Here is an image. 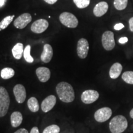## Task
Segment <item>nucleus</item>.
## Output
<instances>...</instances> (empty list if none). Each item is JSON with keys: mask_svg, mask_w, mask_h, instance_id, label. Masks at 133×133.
Masks as SVG:
<instances>
[{"mask_svg": "<svg viewBox=\"0 0 133 133\" xmlns=\"http://www.w3.org/2000/svg\"><path fill=\"white\" fill-rule=\"evenodd\" d=\"M56 92L59 99L65 103L71 102L75 99L74 88L69 83L61 82L56 86Z\"/></svg>", "mask_w": 133, "mask_h": 133, "instance_id": "1", "label": "nucleus"}, {"mask_svg": "<svg viewBox=\"0 0 133 133\" xmlns=\"http://www.w3.org/2000/svg\"><path fill=\"white\" fill-rule=\"evenodd\" d=\"M128 126L127 119L124 116L117 115L111 119L109 129L112 133H123Z\"/></svg>", "mask_w": 133, "mask_h": 133, "instance_id": "2", "label": "nucleus"}, {"mask_svg": "<svg viewBox=\"0 0 133 133\" xmlns=\"http://www.w3.org/2000/svg\"><path fill=\"white\" fill-rule=\"evenodd\" d=\"M10 99L7 90L0 86V117H3L7 114Z\"/></svg>", "mask_w": 133, "mask_h": 133, "instance_id": "3", "label": "nucleus"}, {"mask_svg": "<svg viewBox=\"0 0 133 133\" xmlns=\"http://www.w3.org/2000/svg\"><path fill=\"white\" fill-rule=\"evenodd\" d=\"M59 20L61 24L68 28L74 29L78 25V21L76 16L70 12H62L60 15Z\"/></svg>", "mask_w": 133, "mask_h": 133, "instance_id": "4", "label": "nucleus"}, {"mask_svg": "<svg viewBox=\"0 0 133 133\" xmlns=\"http://www.w3.org/2000/svg\"><path fill=\"white\" fill-rule=\"evenodd\" d=\"M102 44L106 51H111L115 46L114 33L111 31H106L102 34Z\"/></svg>", "mask_w": 133, "mask_h": 133, "instance_id": "5", "label": "nucleus"}, {"mask_svg": "<svg viewBox=\"0 0 133 133\" xmlns=\"http://www.w3.org/2000/svg\"><path fill=\"white\" fill-rule=\"evenodd\" d=\"M112 115V110L109 107L99 109L94 114V118L97 122L103 123L107 121Z\"/></svg>", "mask_w": 133, "mask_h": 133, "instance_id": "6", "label": "nucleus"}, {"mask_svg": "<svg viewBox=\"0 0 133 133\" xmlns=\"http://www.w3.org/2000/svg\"><path fill=\"white\" fill-rule=\"evenodd\" d=\"M89 43L85 38H81L77 43L76 51L78 57L81 59H84L87 57L88 51H89Z\"/></svg>", "mask_w": 133, "mask_h": 133, "instance_id": "7", "label": "nucleus"}, {"mask_svg": "<svg viewBox=\"0 0 133 133\" xmlns=\"http://www.w3.org/2000/svg\"><path fill=\"white\" fill-rule=\"evenodd\" d=\"M99 94L97 91L89 89L86 90L81 94V101L84 104H90L96 102L99 99Z\"/></svg>", "mask_w": 133, "mask_h": 133, "instance_id": "8", "label": "nucleus"}, {"mask_svg": "<svg viewBox=\"0 0 133 133\" xmlns=\"http://www.w3.org/2000/svg\"><path fill=\"white\" fill-rule=\"evenodd\" d=\"M49 26V23L46 19H40L35 21L31 26V30L32 32L40 34L44 32L48 29Z\"/></svg>", "mask_w": 133, "mask_h": 133, "instance_id": "9", "label": "nucleus"}, {"mask_svg": "<svg viewBox=\"0 0 133 133\" xmlns=\"http://www.w3.org/2000/svg\"><path fill=\"white\" fill-rule=\"evenodd\" d=\"M32 17L29 13H24L18 17L14 22V25L18 29H23L31 22Z\"/></svg>", "mask_w": 133, "mask_h": 133, "instance_id": "10", "label": "nucleus"}, {"mask_svg": "<svg viewBox=\"0 0 133 133\" xmlns=\"http://www.w3.org/2000/svg\"><path fill=\"white\" fill-rule=\"evenodd\" d=\"M13 92H14L17 102L19 104L24 102L26 99V93L25 88L22 84H16L13 89Z\"/></svg>", "mask_w": 133, "mask_h": 133, "instance_id": "11", "label": "nucleus"}, {"mask_svg": "<svg viewBox=\"0 0 133 133\" xmlns=\"http://www.w3.org/2000/svg\"><path fill=\"white\" fill-rule=\"evenodd\" d=\"M56 104V97L54 95H50L44 99L41 103V109L43 112L47 113L52 109Z\"/></svg>", "mask_w": 133, "mask_h": 133, "instance_id": "12", "label": "nucleus"}, {"mask_svg": "<svg viewBox=\"0 0 133 133\" xmlns=\"http://www.w3.org/2000/svg\"><path fill=\"white\" fill-rule=\"evenodd\" d=\"M36 74L38 78L42 83H45L49 80L51 77V71L47 67L41 66L36 70Z\"/></svg>", "mask_w": 133, "mask_h": 133, "instance_id": "13", "label": "nucleus"}, {"mask_svg": "<svg viewBox=\"0 0 133 133\" xmlns=\"http://www.w3.org/2000/svg\"><path fill=\"white\" fill-rule=\"evenodd\" d=\"M53 56L52 46L49 44H46L43 47V51L41 55V59L44 63H49Z\"/></svg>", "mask_w": 133, "mask_h": 133, "instance_id": "14", "label": "nucleus"}, {"mask_svg": "<svg viewBox=\"0 0 133 133\" xmlns=\"http://www.w3.org/2000/svg\"><path fill=\"white\" fill-rule=\"evenodd\" d=\"M109 9V4L105 1L97 3L93 9V13L96 17H101L105 14Z\"/></svg>", "mask_w": 133, "mask_h": 133, "instance_id": "15", "label": "nucleus"}, {"mask_svg": "<svg viewBox=\"0 0 133 133\" xmlns=\"http://www.w3.org/2000/svg\"><path fill=\"white\" fill-rule=\"evenodd\" d=\"M123 70V66L121 64L116 62L114 64L110 67L109 71L110 77L112 79H116L119 77L121 74Z\"/></svg>", "mask_w": 133, "mask_h": 133, "instance_id": "16", "label": "nucleus"}, {"mask_svg": "<svg viewBox=\"0 0 133 133\" xmlns=\"http://www.w3.org/2000/svg\"><path fill=\"white\" fill-rule=\"evenodd\" d=\"M23 120L22 115L20 112H13L11 115V125L14 128H17L21 125Z\"/></svg>", "mask_w": 133, "mask_h": 133, "instance_id": "17", "label": "nucleus"}, {"mask_svg": "<svg viewBox=\"0 0 133 133\" xmlns=\"http://www.w3.org/2000/svg\"><path fill=\"white\" fill-rule=\"evenodd\" d=\"M24 45L22 43H18L15 45L12 49V52L14 57L16 59H21L24 54Z\"/></svg>", "mask_w": 133, "mask_h": 133, "instance_id": "18", "label": "nucleus"}, {"mask_svg": "<svg viewBox=\"0 0 133 133\" xmlns=\"http://www.w3.org/2000/svg\"><path fill=\"white\" fill-rule=\"evenodd\" d=\"M28 107L30 109V110L32 112H37L39 110V106L38 104V100L35 97H32L30 98L27 102Z\"/></svg>", "mask_w": 133, "mask_h": 133, "instance_id": "19", "label": "nucleus"}, {"mask_svg": "<svg viewBox=\"0 0 133 133\" xmlns=\"http://www.w3.org/2000/svg\"><path fill=\"white\" fill-rule=\"evenodd\" d=\"M15 75V71L12 68L6 67L1 70V76L3 79H8L12 78Z\"/></svg>", "mask_w": 133, "mask_h": 133, "instance_id": "20", "label": "nucleus"}, {"mask_svg": "<svg viewBox=\"0 0 133 133\" xmlns=\"http://www.w3.org/2000/svg\"><path fill=\"white\" fill-rule=\"evenodd\" d=\"M14 17V15H12V16H8L7 17H4L2 21L0 22V31H1V30H4L5 29H6V28L9 25V24L12 22Z\"/></svg>", "mask_w": 133, "mask_h": 133, "instance_id": "21", "label": "nucleus"}, {"mask_svg": "<svg viewBox=\"0 0 133 133\" xmlns=\"http://www.w3.org/2000/svg\"><path fill=\"white\" fill-rule=\"evenodd\" d=\"M128 0H114V4L116 9L118 11L124 10L127 7Z\"/></svg>", "mask_w": 133, "mask_h": 133, "instance_id": "22", "label": "nucleus"}, {"mask_svg": "<svg viewBox=\"0 0 133 133\" xmlns=\"http://www.w3.org/2000/svg\"><path fill=\"white\" fill-rule=\"evenodd\" d=\"M121 78L124 82L129 84H133V71H127L124 72L121 76Z\"/></svg>", "mask_w": 133, "mask_h": 133, "instance_id": "23", "label": "nucleus"}, {"mask_svg": "<svg viewBox=\"0 0 133 133\" xmlns=\"http://www.w3.org/2000/svg\"><path fill=\"white\" fill-rule=\"evenodd\" d=\"M31 46L30 45H27L24 49V57L25 61L29 63H33L34 61L33 58L31 56L30 54Z\"/></svg>", "mask_w": 133, "mask_h": 133, "instance_id": "24", "label": "nucleus"}, {"mask_svg": "<svg viewBox=\"0 0 133 133\" xmlns=\"http://www.w3.org/2000/svg\"><path fill=\"white\" fill-rule=\"evenodd\" d=\"M74 2L78 8L84 9L90 4V0H74Z\"/></svg>", "mask_w": 133, "mask_h": 133, "instance_id": "25", "label": "nucleus"}, {"mask_svg": "<svg viewBox=\"0 0 133 133\" xmlns=\"http://www.w3.org/2000/svg\"><path fill=\"white\" fill-rule=\"evenodd\" d=\"M60 132V128L59 126L52 124L48 126L44 129L43 133H59Z\"/></svg>", "mask_w": 133, "mask_h": 133, "instance_id": "26", "label": "nucleus"}, {"mask_svg": "<svg viewBox=\"0 0 133 133\" xmlns=\"http://www.w3.org/2000/svg\"><path fill=\"white\" fill-rule=\"evenodd\" d=\"M124 27V26L123 24H121V23H119V24H116L115 25L114 29L115 30H120L123 29Z\"/></svg>", "mask_w": 133, "mask_h": 133, "instance_id": "27", "label": "nucleus"}, {"mask_svg": "<svg viewBox=\"0 0 133 133\" xmlns=\"http://www.w3.org/2000/svg\"><path fill=\"white\" fill-rule=\"evenodd\" d=\"M128 41V38L127 37L120 38L118 40V42L120 43V44H124V43H127Z\"/></svg>", "mask_w": 133, "mask_h": 133, "instance_id": "28", "label": "nucleus"}, {"mask_svg": "<svg viewBox=\"0 0 133 133\" xmlns=\"http://www.w3.org/2000/svg\"><path fill=\"white\" fill-rule=\"evenodd\" d=\"M129 29H130V30L132 31V32H133V17L129 19Z\"/></svg>", "mask_w": 133, "mask_h": 133, "instance_id": "29", "label": "nucleus"}, {"mask_svg": "<svg viewBox=\"0 0 133 133\" xmlns=\"http://www.w3.org/2000/svg\"><path fill=\"white\" fill-rule=\"evenodd\" d=\"M14 133H29L28 131L24 128H22L20 129H18L17 131H16Z\"/></svg>", "mask_w": 133, "mask_h": 133, "instance_id": "30", "label": "nucleus"}, {"mask_svg": "<svg viewBox=\"0 0 133 133\" xmlns=\"http://www.w3.org/2000/svg\"><path fill=\"white\" fill-rule=\"evenodd\" d=\"M46 3H47L49 4H54L57 1V0H44Z\"/></svg>", "mask_w": 133, "mask_h": 133, "instance_id": "31", "label": "nucleus"}, {"mask_svg": "<svg viewBox=\"0 0 133 133\" xmlns=\"http://www.w3.org/2000/svg\"><path fill=\"white\" fill-rule=\"evenodd\" d=\"M30 133H39V129L37 127H33L32 129H31Z\"/></svg>", "mask_w": 133, "mask_h": 133, "instance_id": "32", "label": "nucleus"}, {"mask_svg": "<svg viewBox=\"0 0 133 133\" xmlns=\"http://www.w3.org/2000/svg\"><path fill=\"white\" fill-rule=\"evenodd\" d=\"M6 1V0H0V8L3 7V6H4Z\"/></svg>", "mask_w": 133, "mask_h": 133, "instance_id": "33", "label": "nucleus"}, {"mask_svg": "<svg viewBox=\"0 0 133 133\" xmlns=\"http://www.w3.org/2000/svg\"><path fill=\"white\" fill-rule=\"evenodd\" d=\"M129 116H130V117L131 118L133 119V108L131 110L130 112H129Z\"/></svg>", "mask_w": 133, "mask_h": 133, "instance_id": "34", "label": "nucleus"}]
</instances>
